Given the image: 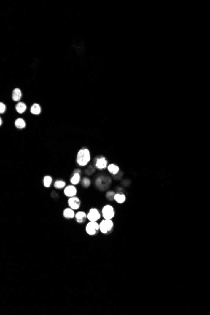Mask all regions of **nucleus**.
<instances>
[{
  "label": "nucleus",
  "mask_w": 210,
  "mask_h": 315,
  "mask_svg": "<svg viewBox=\"0 0 210 315\" xmlns=\"http://www.w3.org/2000/svg\"><path fill=\"white\" fill-rule=\"evenodd\" d=\"M90 151L86 148H82L78 151L76 156V162L79 166L84 167L88 164L91 160Z\"/></svg>",
  "instance_id": "1"
},
{
  "label": "nucleus",
  "mask_w": 210,
  "mask_h": 315,
  "mask_svg": "<svg viewBox=\"0 0 210 315\" xmlns=\"http://www.w3.org/2000/svg\"><path fill=\"white\" fill-rule=\"evenodd\" d=\"M114 229V223L112 219H104L99 223V230L100 232L104 235H109L112 233Z\"/></svg>",
  "instance_id": "2"
},
{
  "label": "nucleus",
  "mask_w": 210,
  "mask_h": 315,
  "mask_svg": "<svg viewBox=\"0 0 210 315\" xmlns=\"http://www.w3.org/2000/svg\"><path fill=\"white\" fill-rule=\"evenodd\" d=\"M86 232L90 236L96 235L99 232H100L99 223L96 222H89L86 226Z\"/></svg>",
  "instance_id": "3"
},
{
  "label": "nucleus",
  "mask_w": 210,
  "mask_h": 315,
  "mask_svg": "<svg viewBox=\"0 0 210 315\" xmlns=\"http://www.w3.org/2000/svg\"><path fill=\"white\" fill-rule=\"evenodd\" d=\"M101 214L104 219H112L115 216V210L112 205L106 204L102 208Z\"/></svg>",
  "instance_id": "4"
},
{
  "label": "nucleus",
  "mask_w": 210,
  "mask_h": 315,
  "mask_svg": "<svg viewBox=\"0 0 210 315\" xmlns=\"http://www.w3.org/2000/svg\"><path fill=\"white\" fill-rule=\"evenodd\" d=\"M88 214V219L89 222H96L101 218V213L96 208H92L90 209Z\"/></svg>",
  "instance_id": "5"
},
{
  "label": "nucleus",
  "mask_w": 210,
  "mask_h": 315,
  "mask_svg": "<svg viewBox=\"0 0 210 315\" xmlns=\"http://www.w3.org/2000/svg\"><path fill=\"white\" fill-rule=\"evenodd\" d=\"M67 204L69 208H72L74 210H77L81 207V201L80 200V199L76 196L74 197L69 198V199H68Z\"/></svg>",
  "instance_id": "6"
},
{
  "label": "nucleus",
  "mask_w": 210,
  "mask_h": 315,
  "mask_svg": "<svg viewBox=\"0 0 210 315\" xmlns=\"http://www.w3.org/2000/svg\"><path fill=\"white\" fill-rule=\"evenodd\" d=\"M108 161L103 156H99L95 159V167L99 170L106 169L108 167Z\"/></svg>",
  "instance_id": "7"
},
{
  "label": "nucleus",
  "mask_w": 210,
  "mask_h": 315,
  "mask_svg": "<svg viewBox=\"0 0 210 315\" xmlns=\"http://www.w3.org/2000/svg\"><path fill=\"white\" fill-rule=\"evenodd\" d=\"M77 191L76 187H75V186L72 185V184L66 186V187L64 188V193L65 196L68 197L69 198L71 197L76 196L77 195Z\"/></svg>",
  "instance_id": "8"
},
{
  "label": "nucleus",
  "mask_w": 210,
  "mask_h": 315,
  "mask_svg": "<svg viewBox=\"0 0 210 315\" xmlns=\"http://www.w3.org/2000/svg\"><path fill=\"white\" fill-rule=\"evenodd\" d=\"M75 219L78 223L83 224V223H85L86 220L88 219V214L85 211H78L76 213Z\"/></svg>",
  "instance_id": "9"
},
{
  "label": "nucleus",
  "mask_w": 210,
  "mask_h": 315,
  "mask_svg": "<svg viewBox=\"0 0 210 315\" xmlns=\"http://www.w3.org/2000/svg\"><path fill=\"white\" fill-rule=\"evenodd\" d=\"M74 211L75 210L72 209L69 207L66 208V209H64V211H63V217L68 219L74 218L76 215V213L74 212Z\"/></svg>",
  "instance_id": "10"
},
{
  "label": "nucleus",
  "mask_w": 210,
  "mask_h": 315,
  "mask_svg": "<svg viewBox=\"0 0 210 315\" xmlns=\"http://www.w3.org/2000/svg\"><path fill=\"white\" fill-rule=\"evenodd\" d=\"M80 181H81L80 172L74 171V173L73 174L72 176L71 177V179H70V182L71 183V184L74 185V186L77 185L80 182Z\"/></svg>",
  "instance_id": "11"
},
{
  "label": "nucleus",
  "mask_w": 210,
  "mask_h": 315,
  "mask_svg": "<svg viewBox=\"0 0 210 315\" xmlns=\"http://www.w3.org/2000/svg\"><path fill=\"white\" fill-rule=\"evenodd\" d=\"M126 199H127V197H126L125 195L120 192L116 193L114 198V200L118 204L124 203L126 201Z\"/></svg>",
  "instance_id": "12"
},
{
  "label": "nucleus",
  "mask_w": 210,
  "mask_h": 315,
  "mask_svg": "<svg viewBox=\"0 0 210 315\" xmlns=\"http://www.w3.org/2000/svg\"><path fill=\"white\" fill-rule=\"evenodd\" d=\"M107 169L113 175H117L120 171V167L114 164H110L108 166Z\"/></svg>",
  "instance_id": "13"
},
{
  "label": "nucleus",
  "mask_w": 210,
  "mask_h": 315,
  "mask_svg": "<svg viewBox=\"0 0 210 315\" xmlns=\"http://www.w3.org/2000/svg\"><path fill=\"white\" fill-rule=\"evenodd\" d=\"M22 96V93L19 88H15L13 91L12 99L14 101H19Z\"/></svg>",
  "instance_id": "14"
},
{
  "label": "nucleus",
  "mask_w": 210,
  "mask_h": 315,
  "mask_svg": "<svg viewBox=\"0 0 210 315\" xmlns=\"http://www.w3.org/2000/svg\"><path fill=\"white\" fill-rule=\"evenodd\" d=\"M27 105H26L25 103H24L23 102L18 103L15 106L17 112L20 114L23 113L26 111V109H27Z\"/></svg>",
  "instance_id": "15"
},
{
  "label": "nucleus",
  "mask_w": 210,
  "mask_h": 315,
  "mask_svg": "<svg viewBox=\"0 0 210 315\" xmlns=\"http://www.w3.org/2000/svg\"><path fill=\"white\" fill-rule=\"evenodd\" d=\"M30 112L35 115H39L41 113V107L37 103L33 104L30 108Z\"/></svg>",
  "instance_id": "16"
},
{
  "label": "nucleus",
  "mask_w": 210,
  "mask_h": 315,
  "mask_svg": "<svg viewBox=\"0 0 210 315\" xmlns=\"http://www.w3.org/2000/svg\"><path fill=\"white\" fill-rule=\"evenodd\" d=\"M15 127L18 129H23L26 127V123L23 118H17L15 122Z\"/></svg>",
  "instance_id": "17"
},
{
  "label": "nucleus",
  "mask_w": 210,
  "mask_h": 315,
  "mask_svg": "<svg viewBox=\"0 0 210 315\" xmlns=\"http://www.w3.org/2000/svg\"><path fill=\"white\" fill-rule=\"evenodd\" d=\"M54 187L57 190L64 189L66 187V182L63 180H57L54 183Z\"/></svg>",
  "instance_id": "18"
},
{
  "label": "nucleus",
  "mask_w": 210,
  "mask_h": 315,
  "mask_svg": "<svg viewBox=\"0 0 210 315\" xmlns=\"http://www.w3.org/2000/svg\"><path fill=\"white\" fill-rule=\"evenodd\" d=\"M52 181H53V179H52V177L51 176H45L43 179V184L44 187L46 188L50 187L52 184Z\"/></svg>",
  "instance_id": "19"
},
{
  "label": "nucleus",
  "mask_w": 210,
  "mask_h": 315,
  "mask_svg": "<svg viewBox=\"0 0 210 315\" xmlns=\"http://www.w3.org/2000/svg\"><path fill=\"white\" fill-rule=\"evenodd\" d=\"M81 184L84 187L88 188L91 185V180L88 177H84L82 180Z\"/></svg>",
  "instance_id": "20"
},
{
  "label": "nucleus",
  "mask_w": 210,
  "mask_h": 315,
  "mask_svg": "<svg viewBox=\"0 0 210 315\" xmlns=\"http://www.w3.org/2000/svg\"><path fill=\"white\" fill-rule=\"evenodd\" d=\"M115 195H116V193H115L114 191H108L106 192V197L108 200L113 201V200H114V198Z\"/></svg>",
  "instance_id": "21"
},
{
  "label": "nucleus",
  "mask_w": 210,
  "mask_h": 315,
  "mask_svg": "<svg viewBox=\"0 0 210 315\" xmlns=\"http://www.w3.org/2000/svg\"><path fill=\"white\" fill-rule=\"evenodd\" d=\"M7 109V106L3 102H1L0 103V113L1 114H3Z\"/></svg>",
  "instance_id": "22"
},
{
  "label": "nucleus",
  "mask_w": 210,
  "mask_h": 315,
  "mask_svg": "<svg viewBox=\"0 0 210 315\" xmlns=\"http://www.w3.org/2000/svg\"><path fill=\"white\" fill-rule=\"evenodd\" d=\"M3 125V120H2V118H0V125Z\"/></svg>",
  "instance_id": "23"
}]
</instances>
